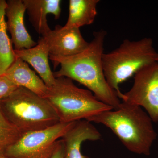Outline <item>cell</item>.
I'll return each mask as SVG.
<instances>
[{
    "mask_svg": "<svg viewBox=\"0 0 158 158\" xmlns=\"http://www.w3.org/2000/svg\"><path fill=\"white\" fill-rule=\"evenodd\" d=\"M117 94L123 102L144 108L152 121L158 123V61L138 71L131 89Z\"/></svg>",
    "mask_w": 158,
    "mask_h": 158,
    "instance_id": "52a82bcc",
    "label": "cell"
},
{
    "mask_svg": "<svg viewBox=\"0 0 158 158\" xmlns=\"http://www.w3.org/2000/svg\"><path fill=\"white\" fill-rule=\"evenodd\" d=\"M99 0H70L68 20L64 26L67 28H80L93 23L97 15Z\"/></svg>",
    "mask_w": 158,
    "mask_h": 158,
    "instance_id": "5bb4252c",
    "label": "cell"
},
{
    "mask_svg": "<svg viewBox=\"0 0 158 158\" xmlns=\"http://www.w3.org/2000/svg\"><path fill=\"white\" fill-rule=\"evenodd\" d=\"M107 33L104 30L95 32L89 45L81 53L69 57L49 56L54 68L55 77H65L75 81L88 88L100 101L116 110L121 103L116 90L108 84L103 68L102 58Z\"/></svg>",
    "mask_w": 158,
    "mask_h": 158,
    "instance_id": "6da1fadb",
    "label": "cell"
},
{
    "mask_svg": "<svg viewBox=\"0 0 158 158\" xmlns=\"http://www.w3.org/2000/svg\"><path fill=\"white\" fill-rule=\"evenodd\" d=\"M18 88L5 76L0 75V103Z\"/></svg>",
    "mask_w": 158,
    "mask_h": 158,
    "instance_id": "e0dca14e",
    "label": "cell"
},
{
    "mask_svg": "<svg viewBox=\"0 0 158 158\" xmlns=\"http://www.w3.org/2000/svg\"><path fill=\"white\" fill-rule=\"evenodd\" d=\"M29 19L34 28L42 37L51 31L48 23L47 16L53 14L59 19L61 13L60 0H23Z\"/></svg>",
    "mask_w": 158,
    "mask_h": 158,
    "instance_id": "8fae6325",
    "label": "cell"
},
{
    "mask_svg": "<svg viewBox=\"0 0 158 158\" xmlns=\"http://www.w3.org/2000/svg\"><path fill=\"white\" fill-rule=\"evenodd\" d=\"M101 137L90 122L86 119L76 121L62 138L65 144V158H90L82 154V143L86 141H98Z\"/></svg>",
    "mask_w": 158,
    "mask_h": 158,
    "instance_id": "30bf717a",
    "label": "cell"
},
{
    "mask_svg": "<svg viewBox=\"0 0 158 158\" xmlns=\"http://www.w3.org/2000/svg\"><path fill=\"white\" fill-rule=\"evenodd\" d=\"M45 98L56 111L61 123L88 120L113 110L100 101L90 90L78 88L73 80L64 77L56 78L53 85L48 88Z\"/></svg>",
    "mask_w": 158,
    "mask_h": 158,
    "instance_id": "5b68a950",
    "label": "cell"
},
{
    "mask_svg": "<svg viewBox=\"0 0 158 158\" xmlns=\"http://www.w3.org/2000/svg\"><path fill=\"white\" fill-rule=\"evenodd\" d=\"M65 147L62 139L58 140L53 153L50 158H65Z\"/></svg>",
    "mask_w": 158,
    "mask_h": 158,
    "instance_id": "ac0fdd59",
    "label": "cell"
},
{
    "mask_svg": "<svg viewBox=\"0 0 158 158\" xmlns=\"http://www.w3.org/2000/svg\"><path fill=\"white\" fill-rule=\"evenodd\" d=\"M156 61H158V54L157 57Z\"/></svg>",
    "mask_w": 158,
    "mask_h": 158,
    "instance_id": "ffe728a7",
    "label": "cell"
},
{
    "mask_svg": "<svg viewBox=\"0 0 158 158\" xmlns=\"http://www.w3.org/2000/svg\"><path fill=\"white\" fill-rule=\"evenodd\" d=\"M75 122H60L44 129L23 133L3 154L7 158H50L59 138L63 137Z\"/></svg>",
    "mask_w": 158,
    "mask_h": 158,
    "instance_id": "8992f818",
    "label": "cell"
},
{
    "mask_svg": "<svg viewBox=\"0 0 158 158\" xmlns=\"http://www.w3.org/2000/svg\"><path fill=\"white\" fill-rule=\"evenodd\" d=\"M48 47L49 56L69 57L85 51L89 45L80 29L67 28L57 25L44 37H41Z\"/></svg>",
    "mask_w": 158,
    "mask_h": 158,
    "instance_id": "ba28073f",
    "label": "cell"
},
{
    "mask_svg": "<svg viewBox=\"0 0 158 158\" xmlns=\"http://www.w3.org/2000/svg\"><path fill=\"white\" fill-rule=\"evenodd\" d=\"M18 87H23L45 98L48 88L40 77L30 68L27 62L16 57L3 74Z\"/></svg>",
    "mask_w": 158,
    "mask_h": 158,
    "instance_id": "7c38bea8",
    "label": "cell"
},
{
    "mask_svg": "<svg viewBox=\"0 0 158 158\" xmlns=\"http://www.w3.org/2000/svg\"><path fill=\"white\" fill-rule=\"evenodd\" d=\"M23 133L5 117L0 110V153L19 139Z\"/></svg>",
    "mask_w": 158,
    "mask_h": 158,
    "instance_id": "2e32d148",
    "label": "cell"
},
{
    "mask_svg": "<svg viewBox=\"0 0 158 158\" xmlns=\"http://www.w3.org/2000/svg\"><path fill=\"white\" fill-rule=\"evenodd\" d=\"M14 53L15 57L28 63L34 68L48 88L53 85L56 78L49 64V51L41 38L34 47L14 50Z\"/></svg>",
    "mask_w": 158,
    "mask_h": 158,
    "instance_id": "4fadbf2b",
    "label": "cell"
},
{
    "mask_svg": "<svg viewBox=\"0 0 158 158\" xmlns=\"http://www.w3.org/2000/svg\"><path fill=\"white\" fill-rule=\"evenodd\" d=\"M88 121L110 128L131 152L148 156L157 137L152 119L138 106L122 102L116 110L105 111Z\"/></svg>",
    "mask_w": 158,
    "mask_h": 158,
    "instance_id": "7a4b0ae2",
    "label": "cell"
},
{
    "mask_svg": "<svg viewBox=\"0 0 158 158\" xmlns=\"http://www.w3.org/2000/svg\"><path fill=\"white\" fill-rule=\"evenodd\" d=\"M6 7L7 2L0 0V75L5 73L16 58L12 43L7 34Z\"/></svg>",
    "mask_w": 158,
    "mask_h": 158,
    "instance_id": "9a60e30c",
    "label": "cell"
},
{
    "mask_svg": "<svg viewBox=\"0 0 158 158\" xmlns=\"http://www.w3.org/2000/svg\"><path fill=\"white\" fill-rule=\"evenodd\" d=\"M158 54L151 38L125 40L116 49L103 54V68L108 84L119 93V85L141 68L156 62Z\"/></svg>",
    "mask_w": 158,
    "mask_h": 158,
    "instance_id": "277c9868",
    "label": "cell"
},
{
    "mask_svg": "<svg viewBox=\"0 0 158 158\" xmlns=\"http://www.w3.org/2000/svg\"><path fill=\"white\" fill-rule=\"evenodd\" d=\"M4 116L23 133L43 130L60 123L47 99L18 87L0 103Z\"/></svg>",
    "mask_w": 158,
    "mask_h": 158,
    "instance_id": "3957f363",
    "label": "cell"
},
{
    "mask_svg": "<svg viewBox=\"0 0 158 158\" xmlns=\"http://www.w3.org/2000/svg\"><path fill=\"white\" fill-rule=\"evenodd\" d=\"M6 9L7 30L11 35L14 50L34 47L37 44L30 35L25 26V6L23 0H8Z\"/></svg>",
    "mask_w": 158,
    "mask_h": 158,
    "instance_id": "9c48e42d",
    "label": "cell"
},
{
    "mask_svg": "<svg viewBox=\"0 0 158 158\" xmlns=\"http://www.w3.org/2000/svg\"><path fill=\"white\" fill-rule=\"evenodd\" d=\"M0 158H7L5 156L3 153H0Z\"/></svg>",
    "mask_w": 158,
    "mask_h": 158,
    "instance_id": "d6986e66",
    "label": "cell"
}]
</instances>
